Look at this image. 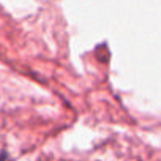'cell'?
I'll return each instance as SVG.
<instances>
[{
  "label": "cell",
  "instance_id": "6da1fadb",
  "mask_svg": "<svg viewBox=\"0 0 161 161\" xmlns=\"http://www.w3.org/2000/svg\"><path fill=\"white\" fill-rule=\"evenodd\" d=\"M0 161H7V153H2V152H0Z\"/></svg>",
  "mask_w": 161,
  "mask_h": 161
}]
</instances>
